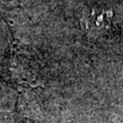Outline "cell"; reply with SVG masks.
Segmentation results:
<instances>
[{"label":"cell","instance_id":"6da1fadb","mask_svg":"<svg viewBox=\"0 0 123 123\" xmlns=\"http://www.w3.org/2000/svg\"><path fill=\"white\" fill-rule=\"evenodd\" d=\"M111 14L107 12H91L84 20L86 29L91 32H99L107 29L110 25Z\"/></svg>","mask_w":123,"mask_h":123}]
</instances>
